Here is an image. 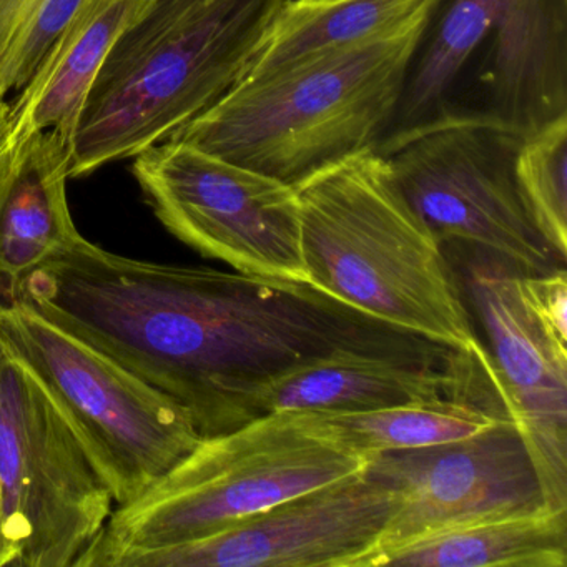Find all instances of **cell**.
<instances>
[{"instance_id": "cell-1", "label": "cell", "mask_w": 567, "mask_h": 567, "mask_svg": "<svg viewBox=\"0 0 567 567\" xmlns=\"http://www.w3.org/2000/svg\"><path fill=\"white\" fill-rule=\"evenodd\" d=\"M19 300L184 408L202 437L244 426L251 393L338 354L444 363L450 348L307 281L111 254L84 237Z\"/></svg>"}, {"instance_id": "cell-2", "label": "cell", "mask_w": 567, "mask_h": 567, "mask_svg": "<svg viewBox=\"0 0 567 567\" xmlns=\"http://www.w3.org/2000/svg\"><path fill=\"white\" fill-rule=\"evenodd\" d=\"M307 284L454 351L480 343L444 247L368 151L298 185Z\"/></svg>"}, {"instance_id": "cell-3", "label": "cell", "mask_w": 567, "mask_h": 567, "mask_svg": "<svg viewBox=\"0 0 567 567\" xmlns=\"http://www.w3.org/2000/svg\"><path fill=\"white\" fill-rule=\"evenodd\" d=\"M285 0H152L109 52L79 118L71 177L168 141L250 71Z\"/></svg>"}, {"instance_id": "cell-4", "label": "cell", "mask_w": 567, "mask_h": 567, "mask_svg": "<svg viewBox=\"0 0 567 567\" xmlns=\"http://www.w3.org/2000/svg\"><path fill=\"white\" fill-rule=\"evenodd\" d=\"M424 21L390 38L324 49L247 75L171 138L297 188L324 168L374 151Z\"/></svg>"}, {"instance_id": "cell-5", "label": "cell", "mask_w": 567, "mask_h": 567, "mask_svg": "<svg viewBox=\"0 0 567 567\" xmlns=\"http://www.w3.org/2000/svg\"><path fill=\"white\" fill-rule=\"evenodd\" d=\"M567 117V0H433L391 117L401 137L481 122L524 138Z\"/></svg>"}, {"instance_id": "cell-6", "label": "cell", "mask_w": 567, "mask_h": 567, "mask_svg": "<svg viewBox=\"0 0 567 567\" xmlns=\"http://www.w3.org/2000/svg\"><path fill=\"white\" fill-rule=\"evenodd\" d=\"M364 464L315 430L301 411L265 414L202 437L142 496L115 507L78 567H114L125 554L204 539Z\"/></svg>"}, {"instance_id": "cell-7", "label": "cell", "mask_w": 567, "mask_h": 567, "mask_svg": "<svg viewBox=\"0 0 567 567\" xmlns=\"http://www.w3.org/2000/svg\"><path fill=\"white\" fill-rule=\"evenodd\" d=\"M0 344L42 384L117 506L137 499L197 447L184 408L24 300H0Z\"/></svg>"}, {"instance_id": "cell-8", "label": "cell", "mask_w": 567, "mask_h": 567, "mask_svg": "<svg viewBox=\"0 0 567 567\" xmlns=\"http://www.w3.org/2000/svg\"><path fill=\"white\" fill-rule=\"evenodd\" d=\"M0 493L16 567H78L115 509L61 408L2 344Z\"/></svg>"}, {"instance_id": "cell-9", "label": "cell", "mask_w": 567, "mask_h": 567, "mask_svg": "<svg viewBox=\"0 0 567 567\" xmlns=\"http://www.w3.org/2000/svg\"><path fill=\"white\" fill-rule=\"evenodd\" d=\"M524 137L481 122H450L398 145L388 162L411 207L444 245L483 251L523 275L564 268L530 220L517 185Z\"/></svg>"}, {"instance_id": "cell-10", "label": "cell", "mask_w": 567, "mask_h": 567, "mask_svg": "<svg viewBox=\"0 0 567 567\" xmlns=\"http://www.w3.org/2000/svg\"><path fill=\"white\" fill-rule=\"evenodd\" d=\"M134 158L142 192L175 238L241 274L307 281L293 187L175 138Z\"/></svg>"}, {"instance_id": "cell-11", "label": "cell", "mask_w": 567, "mask_h": 567, "mask_svg": "<svg viewBox=\"0 0 567 567\" xmlns=\"http://www.w3.org/2000/svg\"><path fill=\"white\" fill-rule=\"evenodd\" d=\"M363 471L400 497L364 567L443 530L547 507L529 451L509 414L463 440L377 454Z\"/></svg>"}, {"instance_id": "cell-12", "label": "cell", "mask_w": 567, "mask_h": 567, "mask_svg": "<svg viewBox=\"0 0 567 567\" xmlns=\"http://www.w3.org/2000/svg\"><path fill=\"white\" fill-rule=\"evenodd\" d=\"M398 504L361 470L204 539L125 554L114 567H364Z\"/></svg>"}, {"instance_id": "cell-13", "label": "cell", "mask_w": 567, "mask_h": 567, "mask_svg": "<svg viewBox=\"0 0 567 567\" xmlns=\"http://www.w3.org/2000/svg\"><path fill=\"white\" fill-rule=\"evenodd\" d=\"M450 247L466 255L463 298L486 333L487 353L536 467L544 503L567 511V347L534 317L520 291L523 274L483 251Z\"/></svg>"}, {"instance_id": "cell-14", "label": "cell", "mask_w": 567, "mask_h": 567, "mask_svg": "<svg viewBox=\"0 0 567 567\" xmlns=\"http://www.w3.org/2000/svg\"><path fill=\"white\" fill-rule=\"evenodd\" d=\"M71 144L58 132L16 138L0 157V300L82 237L68 200Z\"/></svg>"}, {"instance_id": "cell-15", "label": "cell", "mask_w": 567, "mask_h": 567, "mask_svg": "<svg viewBox=\"0 0 567 567\" xmlns=\"http://www.w3.org/2000/svg\"><path fill=\"white\" fill-rule=\"evenodd\" d=\"M301 413L324 437L367 463L388 451L463 440L499 417L511 416L493 361L481 341L473 350L457 353L453 390L437 400L357 413Z\"/></svg>"}, {"instance_id": "cell-16", "label": "cell", "mask_w": 567, "mask_h": 567, "mask_svg": "<svg viewBox=\"0 0 567 567\" xmlns=\"http://www.w3.org/2000/svg\"><path fill=\"white\" fill-rule=\"evenodd\" d=\"M457 351L446 363L401 358L338 354L281 374L258 388L244 404V424L277 411L384 410L450 394Z\"/></svg>"}, {"instance_id": "cell-17", "label": "cell", "mask_w": 567, "mask_h": 567, "mask_svg": "<svg viewBox=\"0 0 567 567\" xmlns=\"http://www.w3.org/2000/svg\"><path fill=\"white\" fill-rule=\"evenodd\" d=\"M152 0H87L12 102L16 138L54 131L72 147L89 92L125 29Z\"/></svg>"}, {"instance_id": "cell-18", "label": "cell", "mask_w": 567, "mask_h": 567, "mask_svg": "<svg viewBox=\"0 0 567 567\" xmlns=\"http://www.w3.org/2000/svg\"><path fill=\"white\" fill-rule=\"evenodd\" d=\"M567 511L549 507L443 530L378 557L373 567H566Z\"/></svg>"}, {"instance_id": "cell-19", "label": "cell", "mask_w": 567, "mask_h": 567, "mask_svg": "<svg viewBox=\"0 0 567 567\" xmlns=\"http://www.w3.org/2000/svg\"><path fill=\"white\" fill-rule=\"evenodd\" d=\"M433 0H285L247 75L324 49L400 34L421 24Z\"/></svg>"}, {"instance_id": "cell-20", "label": "cell", "mask_w": 567, "mask_h": 567, "mask_svg": "<svg viewBox=\"0 0 567 567\" xmlns=\"http://www.w3.org/2000/svg\"><path fill=\"white\" fill-rule=\"evenodd\" d=\"M520 197L547 247L567 257V117L524 138L516 162Z\"/></svg>"}, {"instance_id": "cell-21", "label": "cell", "mask_w": 567, "mask_h": 567, "mask_svg": "<svg viewBox=\"0 0 567 567\" xmlns=\"http://www.w3.org/2000/svg\"><path fill=\"white\" fill-rule=\"evenodd\" d=\"M87 0H0V99L21 92Z\"/></svg>"}, {"instance_id": "cell-22", "label": "cell", "mask_w": 567, "mask_h": 567, "mask_svg": "<svg viewBox=\"0 0 567 567\" xmlns=\"http://www.w3.org/2000/svg\"><path fill=\"white\" fill-rule=\"evenodd\" d=\"M12 134H14L12 102H9L8 99H0V157L12 144Z\"/></svg>"}, {"instance_id": "cell-23", "label": "cell", "mask_w": 567, "mask_h": 567, "mask_svg": "<svg viewBox=\"0 0 567 567\" xmlns=\"http://www.w3.org/2000/svg\"><path fill=\"white\" fill-rule=\"evenodd\" d=\"M18 564V554L12 547L11 540L6 530L4 504H2V493H0V567H16Z\"/></svg>"}]
</instances>
